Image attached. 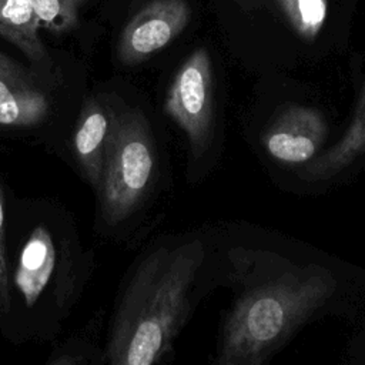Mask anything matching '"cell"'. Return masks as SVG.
Here are the masks:
<instances>
[{"mask_svg": "<svg viewBox=\"0 0 365 365\" xmlns=\"http://www.w3.org/2000/svg\"><path fill=\"white\" fill-rule=\"evenodd\" d=\"M205 258L200 240L163 245L135 268L115 311L108 365H155L184 325Z\"/></svg>", "mask_w": 365, "mask_h": 365, "instance_id": "1", "label": "cell"}, {"mask_svg": "<svg viewBox=\"0 0 365 365\" xmlns=\"http://www.w3.org/2000/svg\"><path fill=\"white\" fill-rule=\"evenodd\" d=\"M331 272L292 269L244 292L227 317L217 365H265L335 291Z\"/></svg>", "mask_w": 365, "mask_h": 365, "instance_id": "2", "label": "cell"}, {"mask_svg": "<svg viewBox=\"0 0 365 365\" xmlns=\"http://www.w3.org/2000/svg\"><path fill=\"white\" fill-rule=\"evenodd\" d=\"M154 170L155 147L145 115L140 110L117 115L98 190L101 212L108 224H120L135 211Z\"/></svg>", "mask_w": 365, "mask_h": 365, "instance_id": "3", "label": "cell"}, {"mask_svg": "<svg viewBox=\"0 0 365 365\" xmlns=\"http://www.w3.org/2000/svg\"><path fill=\"white\" fill-rule=\"evenodd\" d=\"M212 66L205 48H195L181 64L168 88L164 111L185 133L191 153L200 158L214 130Z\"/></svg>", "mask_w": 365, "mask_h": 365, "instance_id": "4", "label": "cell"}, {"mask_svg": "<svg viewBox=\"0 0 365 365\" xmlns=\"http://www.w3.org/2000/svg\"><path fill=\"white\" fill-rule=\"evenodd\" d=\"M187 0H151L125 24L118 40V58L134 66L167 47L188 26Z\"/></svg>", "mask_w": 365, "mask_h": 365, "instance_id": "5", "label": "cell"}, {"mask_svg": "<svg viewBox=\"0 0 365 365\" xmlns=\"http://www.w3.org/2000/svg\"><path fill=\"white\" fill-rule=\"evenodd\" d=\"M327 133V121L321 111L292 106L268 125L262 135V145L278 163L298 165L315 158Z\"/></svg>", "mask_w": 365, "mask_h": 365, "instance_id": "6", "label": "cell"}, {"mask_svg": "<svg viewBox=\"0 0 365 365\" xmlns=\"http://www.w3.org/2000/svg\"><path fill=\"white\" fill-rule=\"evenodd\" d=\"M48 111L46 94L19 64L0 53V125H36Z\"/></svg>", "mask_w": 365, "mask_h": 365, "instance_id": "7", "label": "cell"}, {"mask_svg": "<svg viewBox=\"0 0 365 365\" xmlns=\"http://www.w3.org/2000/svg\"><path fill=\"white\" fill-rule=\"evenodd\" d=\"M117 114L96 98H88L78 114L74 130V153L94 190H100L108 143Z\"/></svg>", "mask_w": 365, "mask_h": 365, "instance_id": "8", "label": "cell"}, {"mask_svg": "<svg viewBox=\"0 0 365 365\" xmlns=\"http://www.w3.org/2000/svg\"><path fill=\"white\" fill-rule=\"evenodd\" d=\"M56 267V250L48 230L37 225L29 235L17 262L14 284L27 307H33L47 287Z\"/></svg>", "mask_w": 365, "mask_h": 365, "instance_id": "9", "label": "cell"}, {"mask_svg": "<svg viewBox=\"0 0 365 365\" xmlns=\"http://www.w3.org/2000/svg\"><path fill=\"white\" fill-rule=\"evenodd\" d=\"M365 153V86L356 103L352 120L341 140L324 154L315 157L304 170L311 180H327L345 170Z\"/></svg>", "mask_w": 365, "mask_h": 365, "instance_id": "10", "label": "cell"}, {"mask_svg": "<svg viewBox=\"0 0 365 365\" xmlns=\"http://www.w3.org/2000/svg\"><path fill=\"white\" fill-rule=\"evenodd\" d=\"M38 30L40 24L30 0H0V37L31 61H43L47 57Z\"/></svg>", "mask_w": 365, "mask_h": 365, "instance_id": "11", "label": "cell"}, {"mask_svg": "<svg viewBox=\"0 0 365 365\" xmlns=\"http://www.w3.org/2000/svg\"><path fill=\"white\" fill-rule=\"evenodd\" d=\"M295 33L308 41L318 37L328 17V0H278Z\"/></svg>", "mask_w": 365, "mask_h": 365, "instance_id": "12", "label": "cell"}, {"mask_svg": "<svg viewBox=\"0 0 365 365\" xmlns=\"http://www.w3.org/2000/svg\"><path fill=\"white\" fill-rule=\"evenodd\" d=\"M40 29L53 34H64L78 24V17L87 0H30Z\"/></svg>", "mask_w": 365, "mask_h": 365, "instance_id": "13", "label": "cell"}, {"mask_svg": "<svg viewBox=\"0 0 365 365\" xmlns=\"http://www.w3.org/2000/svg\"><path fill=\"white\" fill-rule=\"evenodd\" d=\"M10 278L6 255V230H4V201L0 187V317H4L10 309Z\"/></svg>", "mask_w": 365, "mask_h": 365, "instance_id": "14", "label": "cell"}, {"mask_svg": "<svg viewBox=\"0 0 365 365\" xmlns=\"http://www.w3.org/2000/svg\"><path fill=\"white\" fill-rule=\"evenodd\" d=\"M53 365H70V364L66 362V361H58V362H56V364H53Z\"/></svg>", "mask_w": 365, "mask_h": 365, "instance_id": "15", "label": "cell"}]
</instances>
